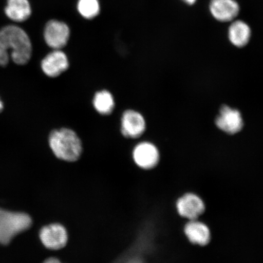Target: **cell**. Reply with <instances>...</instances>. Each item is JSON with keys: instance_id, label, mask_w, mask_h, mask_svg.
Segmentation results:
<instances>
[{"instance_id": "obj_1", "label": "cell", "mask_w": 263, "mask_h": 263, "mask_svg": "<svg viewBox=\"0 0 263 263\" xmlns=\"http://www.w3.org/2000/svg\"><path fill=\"white\" fill-rule=\"evenodd\" d=\"M11 55L15 64L24 65L31 58L32 45L24 29L8 25L0 29V66L8 65Z\"/></svg>"}, {"instance_id": "obj_2", "label": "cell", "mask_w": 263, "mask_h": 263, "mask_svg": "<svg viewBox=\"0 0 263 263\" xmlns=\"http://www.w3.org/2000/svg\"><path fill=\"white\" fill-rule=\"evenodd\" d=\"M49 143L58 159L73 162L80 159L82 144L75 132L67 128L54 130L49 135Z\"/></svg>"}, {"instance_id": "obj_3", "label": "cell", "mask_w": 263, "mask_h": 263, "mask_svg": "<svg viewBox=\"0 0 263 263\" xmlns=\"http://www.w3.org/2000/svg\"><path fill=\"white\" fill-rule=\"evenodd\" d=\"M32 219L28 214L0 209V244L8 245L14 236L30 228Z\"/></svg>"}, {"instance_id": "obj_4", "label": "cell", "mask_w": 263, "mask_h": 263, "mask_svg": "<svg viewBox=\"0 0 263 263\" xmlns=\"http://www.w3.org/2000/svg\"><path fill=\"white\" fill-rule=\"evenodd\" d=\"M176 206L179 215L189 221L197 219L205 210V203L201 197L193 193H187L180 196Z\"/></svg>"}, {"instance_id": "obj_5", "label": "cell", "mask_w": 263, "mask_h": 263, "mask_svg": "<svg viewBox=\"0 0 263 263\" xmlns=\"http://www.w3.org/2000/svg\"><path fill=\"white\" fill-rule=\"evenodd\" d=\"M70 31L64 22L52 20L46 24L44 38L46 43L54 49L64 48L70 38Z\"/></svg>"}, {"instance_id": "obj_6", "label": "cell", "mask_w": 263, "mask_h": 263, "mask_svg": "<svg viewBox=\"0 0 263 263\" xmlns=\"http://www.w3.org/2000/svg\"><path fill=\"white\" fill-rule=\"evenodd\" d=\"M41 241L48 249L59 250L67 245L68 235L67 229L60 223H51L43 228L40 231Z\"/></svg>"}, {"instance_id": "obj_7", "label": "cell", "mask_w": 263, "mask_h": 263, "mask_svg": "<svg viewBox=\"0 0 263 263\" xmlns=\"http://www.w3.org/2000/svg\"><path fill=\"white\" fill-rule=\"evenodd\" d=\"M145 129V120L141 114L133 110L125 111L121 120V133L125 137L137 139Z\"/></svg>"}, {"instance_id": "obj_8", "label": "cell", "mask_w": 263, "mask_h": 263, "mask_svg": "<svg viewBox=\"0 0 263 263\" xmlns=\"http://www.w3.org/2000/svg\"><path fill=\"white\" fill-rule=\"evenodd\" d=\"M134 162L144 170L156 167L159 162L160 155L157 148L152 143L143 142L138 144L134 150Z\"/></svg>"}, {"instance_id": "obj_9", "label": "cell", "mask_w": 263, "mask_h": 263, "mask_svg": "<svg viewBox=\"0 0 263 263\" xmlns=\"http://www.w3.org/2000/svg\"><path fill=\"white\" fill-rule=\"evenodd\" d=\"M216 124L219 129L229 134L238 133L243 127L241 115L237 110L223 106L216 118Z\"/></svg>"}, {"instance_id": "obj_10", "label": "cell", "mask_w": 263, "mask_h": 263, "mask_svg": "<svg viewBox=\"0 0 263 263\" xmlns=\"http://www.w3.org/2000/svg\"><path fill=\"white\" fill-rule=\"evenodd\" d=\"M41 67L48 77H58L68 68V59L64 52L55 49L43 59Z\"/></svg>"}, {"instance_id": "obj_11", "label": "cell", "mask_w": 263, "mask_h": 263, "mask_svg": "<svg viewBox=\"0 0 263 263\" xmlns=\"http://www.w3.org/2000/svg\"><path fill=\"white\" fill-rule=\"evenodd\" d=\"M210 10L213 17L221 22L234 20L239 12V6L235 0H212Z\"/></svg>"}, {"instance_id": "obj_12", "label": "cell", "mask_w": 263, "mask_h": 263, "mask_svg": "<svg viewBox=\"0 0 263 263\" xmlns=\"http://www.w3.org/2000/svg\"><path fill=\"white\" fill-rule=\"evenodd\" d=\"M183 231L189 241L195 245L205 246L211 239L209 227L197 219L189 221L184 227Z\"/></svg>"}, {"instance_id": "obj_13", "label": "cell", "mask_w": 263, "mask_h": 263, "mask_svg": "<svg viewBox=\"0 0 263 263\" xmlns=\"http://www.w3.org/2000/svg\"><path fill=\"white\" fill-rule=\"evenodd\" d=\"M5 11L12 21L23 22L30 17L32 9L28 0H7Z\"/></svg>"}, {"instance_id": "obj_14", "label": "cell", "mask_w": 263, "mask_h": 263, "mask_svg": "<svg viewBox=\"0 0 263 263\" xmlns=\"http://www.w3.org/2000/svg\"><path fill=\"white\" fill-rule=\"evenodd\" d=\"M251 35V28L244 22L235 21L230 26L229 37L232 44L236 47H245L248 44Z\"/></svg>"}, {"instance_id": "obj_15", "label": "cell", "mask_w": 263, "mask_h": 263, "mask_svg": "<svg viewBox=\"0 0 263 263\" xmlns=\"http://www.w3.org/2000/svg\"><path fill=\"white\" fill-rule=\"evenodd\" d=\"M93 103L95 109L102 115L110 114L115 107L112 95L107 90L97 92L95 95Z\"/></svg>"}, {"instance_id": "obj_16", "label": "cell", "mask_w": 263, "mask_h": 263, "mask_svg": "<svg viewBox=\"0 0 263 263\" xmlns=\"http://www.w3.org/2000/svg\"><path fill=\"white\" fill-rule=\"evenodd\" d=\"M78 10L85 18L92 19L100 13V3L98 0H79Z\"/></svg>"}, {"instance_id": "obj_17", "label": "cell", "mask_w": 263, "mask_h": 263, "mask_svg": "<svg viewBox=\"0 0 263 263\" xmlns=\"http://www.w3.org/2000/svg\"><path fill=\"white\" fill-rule=\"evenodd\" d=\"M44 263H62L60 260L55 258H48Z\"/></svg>"}, {"instance_id": "obj_18", "label": "cell", "mask_w": 263, "mask_h": 263, "mask_svg": "<svg viewBox=\"0 0 263 263\" xmlns=\"http://www.w3.org/2000/svg\"><path fill=\"white\" fill-rule=\"evenodd\" d=\"M182 1L186 3L187 5H193L195 4L196 0H182Z\"/></svg>"}, {"instance_id": "obj_19", "label": "cell", "mask_w": 263, "mask_h": 263, "mask_svg": "<svg viewBox=\"0 0 263 263\" xmlns=\"http://www.w3.org/2000/svg\"><path fill=\"white\" fill-rule=\"evenodd\" d=\"M3 109V104L1 100H0V113L2 112Z\"/></svg>"}]
</instances>
